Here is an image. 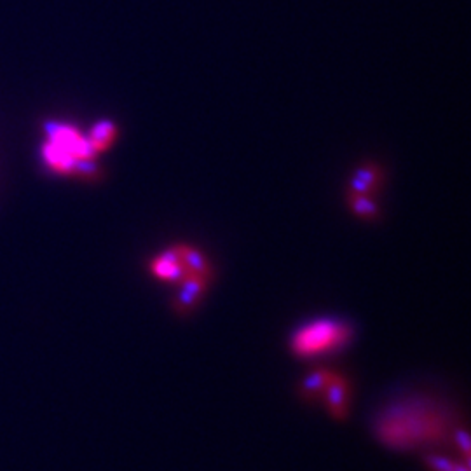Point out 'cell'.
Wrapping results in <instances>:
<instances>
[{
	"label": "cell",
	"mask_w": 471,
	"mask_h": 471,
	"mask_svg": "<svg viewBox=\"0 0 471 471\" xmlns=\"http://www.w3.org/2000/svg\"><path fill=\"white\" fill-rule=\"evenodd\" d=\"M457 424L452 410L429 396H408L393 401L377 414L373 435L396 452L429 450L452 440Z\"/></svg>",
	"instance_id": "6da1fadb"
},
{
	"label": "cell",
	"mask_w": 471,
	"mask_h": 471,
	"mask_svg": "<svg viewBox=\"0 0 471 471\" xmlns=\"http://www.w3.org/2000/svg\"><path fill=\"white\" fill-rule=\"evenodd\" d=\"M352 328L335 317H320L297 328L290 338V349L297 358L309 359L341 351L351 342Z\"/></svg>",
	"instance_id": "7a4b0ae2"
},
{
	"label": "cell",
	"mask_w": 471,
	"mask_h": 471,
	"mask_svg": "<svg viewBox=\"0 0 471 471\" xmlns=\"http://www.w3.org/2000/svg\"><path fill=\"white\" fill-rule=\"evenodd\" d=\"M45 133H47V142H51L52 145L58 147L59 150H63L65 154H68L72 159H75L77 163H82V160H94L98 154L94 152L93 147H91L87 136H84L82 133L77 128L70 124H61V122H49L45 126Z\"/></svg>",
	"instance_id": "3957f363"
},
{
	"label": "cell",
	"mask_w": 471,
	"mask_h": 471,
	"mask_svg": "<svg viewBox=\"0 0 471 471\" xmlns=\"http://www.w3.org/2000/svg\"><path fill=\"white\" fill-rule=\"evenodd\" d=\"M320 398L323 400L324 407H327L331 417L337 419V421H344L349 414V400H351L349 380L341 373L334 372Z\"/></svg>",
	"instance_id": "277c9868"
},
{
	"label": "cell",
	"mask_w": 471,
	"mask_h": 471,
	"mask_svg": "<svg viewBox=\"0 0 471 471\" xmlns=\"http://www.w3.org/2000/svg\"><path fill=\"white\" fill-rule=\"evenodd\" d=\"M209 278L206 276H194L188 274L181 279L180 283H177L178 290L177 295L173 299V309L174 313L185 316V314H190L195 309L199 302H201L202 295L208 290Z\"/></svg>",
	"instance_id": "5b68a950"
},
{
	"label": "cell",
	"mask_w": 471,
	"mask_h": 471,
	"mask_svg": "<svg viewBox=\"0 0 471 471\" xmlns=\"http://www.w3.org/2000/svg\"><path fill=\"white\" fill-rule=\"evenodd\" d=\"M150 272H152L154 278L160 279V281L173 283V285L180 283L187 276L174 246L167 248L163 253L152 258V262H150Z\"/></svg>",
	"instance_id": "8992f818"
},
{
	"label": "cell",
	"mask_w": 471,
	"mask_h": 471,
	"mask_svg": "<svg viewBox=\"0 0 471 471\" xmlns=\"http://www.w3.org/2000/svg\"><path fill=\"white\" fill-rule=\"evenodd\" d=\"M177 248V253L180 257L181 265H184L185 272L194 276H206L209 278L211 276V265H209V260L206 258V255L202 251H199L197 248L188 246V244H174Z\"/></svg>",
	"instance_id": "52a82bcc"
},
{
	"label": "cell",
	"mask_w": 471,
	"mask_h": 471,
	"mask_svg": "<svg viewBox=\"0 0 471 471\" xmlns=\"http://www.w3.org/2000/svg\"><path fill=\"white\" fill-rule=\"evenodd\" d=\"M380 178H382V173L375 164L358 167L349 181V194L372 195V192L377 190V187L380 185Z\"/></svg>",
	"instance_id": "ba28073f"
},
{
	"label": "cell",
	"mask_w": 471,
	"mask_h": 471,
	"mask_svg": "<svg viewBox=\"0 0 471 471\" xmlns=\"http://www.w3.org/2000/svg\"><path fill=\"white\" fill-rule=\"evenodd\" d=\"M115 138H117V126L112 121H108V119L98 121L91 128L89 135H87V140H89L91 147H93V150L96 154H101L110 149Z\"/></svg>",
	"instance_id": "9c48e42d"
},
{
	"label": "cell",
	"mask_w": 471,
	"mask_h": 471,
	"mask_svg": "<svg viewBox=\"0 0 471 471\" xmlns=\"http://www.w3.org/2000/svg\"><path fill=\"white\" fill-rule=\"evenodd\" d=\"M331 373L334 372L328 368L311 370L300 382V394L304 398H320L323 389L327 387L328 380H330Z\"/></svg>",
	"instance_id": "30bf717a"
},
{
	"label": "cell",
	"mask_w": 471,
	"mask_h": 471,
	"mask_svg": "<svg viewBox=\"0 0 471 471\" xmlns=\"http://www.w3.org/2000/svg\"><path fill=\"white\" fill-rule=\"evenodd\" d=\"M349 206L358 216L366 220H373L379 215V206L373 201L372 195L363 194H349Z\"/></svg>",
	"instance_id": "8fae6325"
},
{
	"label": "cell",
	"mask_w": 471,
	"mask_h": 471,
	"mask_svg": "<svg viewBox=\"0 0 471 471\" xmlns=\"http://www.w3.org/2000/svg\"><path fill=\"white\" fill-rule=\"evenodd\" d=\"M424 461L431 471H470L468 461L459 463V461H452L450 457L442 456V454L429 452L426 454Z\"/></svg>",
	"instance_id": "7c38bea8"
}]
</instances>
